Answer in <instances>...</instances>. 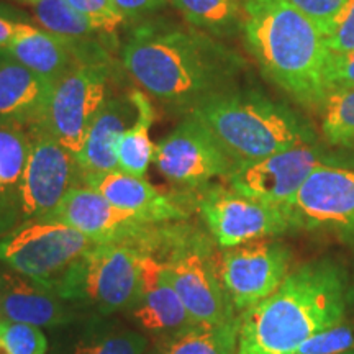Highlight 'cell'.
Instances as JSON below:
<instances>
[{
	"mask_svg": "<svg viewBox=\"0 0 354 354\" xmlns=\"http://www.w3.org/2000/svg\"><path fill=\"white\" fill-rule=\"evenodd\" d=\"M6 51L51 84H56L77 66L87 64L86 55L76 44L28 24H21Z\"/></svg>",
	"mask_w": 354,
	"mask_h": 354,
	"instance_id": "obj_21",
	"label": "cell"
},
{
	"mask_svg": "<svg viewBox=\"0 0 354 354\" xmlns=\"http://www.w3.org/2000/svg\"><path fill=\"white\" fill-rule=\"evenodd\" d=\"M145 354H162V353H161V349H154V351H151V353H145Z\"/></svg>",
	"mask_w": 354,
	"mask_h": 354,
	"instance_id": "obj_37",
	"label": "cell"
},
{
	"mask_svg": "<svg viewBox=\"0 0 354 354\" xmlns=\"http://www.w3.org/2000/svg\"><path fill=\"white\" fill-rule=\"evenodd\" d=\"M21 24H25V21H19L8 17L6 12H0V50H7L10 46L15 35L19 33Z\"/></svg>",
	"mask_w": 354,
	"mask_h": 354,
	"instance_id": "obj_36",
	"label": "cell"
},
{
	"mask_svg": "<svg viewBox=\"0 0 354 354\" xmlns=\"http://www.w3.org/2000/svg\"><path fill=\"white\" fill-rule=\"evenodd\" d=\"M153 161L183 192H197L214 179L227 180L236 167L215 136L190 115L154 146Z\"/></svg>",
	"mask_w": 354,
	"mask_h": 354,
	"instance_id": "obj_9",
	"label": "cell"
},
{
	"mask_svg": "<svg viewBox=\"0 0 354 354\" xmlns=\"http://www.w3.org/2000/svg\"><path fill=\"white\" fill-rule=\"evenodd\" d=\"M3 325H6V322H3L2 318H0V333H2V330H3Z\"/></svg>",
	"mask_w": 354,
	"mask_h": 354,
	"instance_id": "obj_38",
	"label": "cell"
},
{
	"mask_svg": "<svg viewBox=\"0 0 354 354\" xmlns=\"http://www.w3.org/2000/svg\"><path fill=\"white\" fill-rule=\"evenodd\" d=\"M290 263V248L274 238L221 251V282L236 312L241 315L274 294L289 276Z\"/></svg>",
	"mask_w": 354,
	"mask_h": 354,
	"instance_id": "obj_13",
	"label": "cell"
},
{
	"mask_svg": "<svg viewBox=\"0 0 354 354\" xmlns=\"http://www.w3.org/2000/svg\"><path fill=\"white\" fill-rule=\"evenodd\" d=\"M328 165H338V159L328 156L315 143L302 145L236 166L227 183L243 196L286 209L310 174Z\"/></svg>",
	"mask_w": 354,
	"mask_h": 354,
	"instance_id": "obj_14",
	"label": "cell"
},
{
	"mask_svg": "<svg viewBox=\"0 0 354 354\" xmlns=\"http://www.w3.org/2000/svg\"><path fill=\"white\" fill-rule=\"evenodd\" d=\"M109 64H81L53 86L41 125L69 149L81 153L95 117L107 102Z\"/></svg>",
	"mask_w": 354,
	"mask_h": 354,
	"instance_id": "obj_11",
	"label": "cell"
},
{
	"mask_svg": "<svg viewBox=\"0 0 354 354\" xmlns=\"http://www.w3.org/2000/svg\"><path fill=\"white\" fill-rule=\"evenodd\" d=\"M349 277L331 258L308 261L281 287L241 313L236 354H294L313 335L346 318Z\"/></svg>",
	"mask_w": 354,
	"mask_h": 354,
	"instance_id": "obj_2",
	"label": "cell"
},
{
	"mask_svg": "<svg viewBox=\"0 0 354 354\" xmlns=\"http://www.w3.org/2000/svg\"><path fill=\"white\" fill-rule=\"evenodd\" d=\"M194 194L198 215L220 250L294 230L284 207L243 196L230 185H207Z\"/></svg>",
	"mask_w": 354,
	"mask_h": 354,
	"instance_id": "obj_8",
	"label": "cell"
},
{
	"mask_svg": "<svg viewBox=\"0 0 354 354\" xmlns=\"http://www.w3.org/2000/svg\"><path fill=\"white\" fill-rule=\"evenodd\" d=\"M94 241L55 220L25 221L0 236V263L38 284H57Z\"/></svg>",
	"mask_w": 354,
	"mask_h": 354,
	"instance_id": "obj_7",
	"label": "cell"
},
{
	"mask_svg": "<svg viewBox=\"0 0 354 354\" xmlns=\"http://www.w3.org/2000/svg\"><path fill=\"white\" fill-rule=\"evenodd\" d=\"M354 87V51L336 55L331 53L326 68V88L328 95L333 92ZM326 95V97H328Z\"/></svg>",
	"mask_w": 354,
	"mask_h": 354,
	"instance_id": "obj_34",
	"label": "cell"
},
{
	"mask_svg": "<svg viewBox=\"0 0 354 354\" xmlns=\"http://www.w3.org/2000/svg\"><path fill=\"white\" fill-rule=\"evenodd\" d=\"M0 318L37 328H56L81 320L84 310L50 287L0 268Z\"/></svg>",
	"mask_w": 354,
	"mask_h": 354,
	"instance_id": "obj_18",
	"label": "cell"
},
{
	"mask_svg": "<svg viewBox=\"0 0 354 354\" xmlns=\"http://www.w3.org/2000/svg\"><path fill=\"white\" fill-rule=\"evenodd\" d=\"M123 20H138L166 7L169 0H113Z\"/></svg>",
	"mask_w": 354,
	"mask_h": 354,
	"instance_id": "obj_35",
	"label": "cell"
},
{
	"mask_svg": "<svg viewBox=\"0 0 354 354\" xmlns=\"http://www.w3.org/2000/svg\"><path fill=\"white\" fill-rule=\"evenodd\" d=\"M241 315L221 323H196L171 338L162 354H236Z\"/></svg>",
	"mask_w": 354,
	"mask_h": 354,
	"instance_id": "obj_26",
	"label": "cell"
},
{
	"mask_svg": "<svg viewBox=\"0 0 354 354\" xmlns=\"http://www.w3.org/2000/svg\"><path fill=\"white\" fill-rule=\"evenodd\" d=\"M30 6L33 7L35 19L43 30L76 44L92 59H107V55L97 39V35L104 32L97 30L81 13L74 10L68 0H35Z\"/></svg>",
	"mask_w": 354,
	"mask_h": 354,
	"instance_id": "obj_24",
	"label": "cell"
},
{
	"mask_svg": "<svg viewBox=\"0 0 354 354\" xmlns=\"http://www.w3.org/2000/svg\"><path fill=\"white\" fill-rule=\"evenodd\" d=\"M323 138L335 146H354V87L333 92L322 104Z\"/></svg>",
	"mask_w": 354,
	"mask_h": 354,
	"instance_id": "obj_28",
	"label": "cell"
},
{
	"mask_svg": "<svg viewBox=\"0 0 354 354\" xmlns=\"http://www.w3.org/2000/svg\"><path fill=\"white\" fill-rule=\"evenodd\" d=\"M190 26L212 37L233 33L243 25L246 0H171Z\"/></svg>",
	"mask_w": 354,
	"mask_h": 354,
	"instance_id": "obj_27",
	"label": "cell"
},
{
	"mask_svg": "<svg viewBox=\"0 0 354 354\" xmlns=\"http://www.w3.org/2000/svg\"><path fill=\"white\" fill-rule=\"evenodd\" d=\"M241 26L266 76L294 100L320 109L331 56L320 28L287 0H246Z\"/></svg>",
	"mask_w": 354,
	"mask_h": 354,
	"instance_id": "obj_3",
	"label": "cell"
},
{
	"mask_svg": "<svg viewBox=\"0 0 354 354\" xmlns=\"http://www.w3.org/2000/svg\"><path fill=\"white\" fill-rule=\"evenodd\" d=\"M28 158L20 183V225L48 218L66 194L79 185L76 156L41 123L28 130Z\"/></svg>",
	"mask_w": 354,
	"mask_h": 354,
	"instance_id": "obj_10",
	"label": "cell"
},
{
	"mask_svg": "<svg viewBox=\"0 0 354 354\" xmlns=\"http://www.w3.org/2000/svg\"><path fill=\"white\" fill-rule=\"evenodd\" d=\"M43 220L69 225L94 243L138 241L156 225L118 209L102 194L86 185H74L57 209Z\"/></svg>",
	"mask_w": 354,
	"mask_h": 354,
	"instance_id": "obj_15",
	"label": "cell"
},
{
	"mask_svg": "<svg viewBox=\"0 0 354 354\" xmlns=\"http://www.w3.org/2000/svg\"><path fill=\"white\" fill-rule=\"evenodd\" d=\"M202 123L234 165L315 143V131L294 110L258 92H218L187 113Z\"/></svg>",
	"mask_w": 354,
	"mask_h": 354,
	"instance_id": "obj_4",
	"label": "cell"
},
{
	"mask_svg": "<svg viewBox=\"0 0 354 354\" xmlns=\"http://www.w3.org/2000/svg\"><path fill=\"white\" fill-rule=\"evenodd\" d=\"M354 348V320L346 318L331 328L313 335L294 354H342Z\"/></svg>",
	"mask_w": 354,
	"mask_h": 354,
	"instance_id": "obj_30",
	"label": "cell"
},
{
	"mask_svg": "<svg viewBox=\"0 0 354 354\" xmlns=\"http://www.w3.org/2000/svg\"><path fill=\"white\" fill-rule=\"evenodd\" d=\"M122 64L143 92L185 115L207 97L227 91L240 66L212 35L165 20L133 30L122 48Z\"/></svg>",
	"mask_w": 354,
	"mask_h": 354,
	"instance_id": "obj_1",
	"label": "cell"
},
{
	"mask_svg": "<svg viewBox=\"0 0 354 354\" xmlns=\"http://www.w3.org/2000/svg\"><path fill=\"white\" fill-rule=\"evenodd\" d=\"M53 86L0 50V127L28 130L41 122Z\"/></svg>",
	"mask_w": 354,
	"mask_h": 354,
	"instance_id": "obj_19",
	"label": "cell"
},
{
	"mask_svg": "<svg viewBox=\"0 0 354 354\" xmlns=\"http://www.w3.org/2000/svg\"><path fill=\"white\" fill-rule=\"evenodd\" d=\"M286 210L294 228L325 232L354 245V169L342 165L320 166Z\"/></svg>",
	"mask_w": 354,
	"mask_h": 354,
	"instance_id": "obj_12",
	"label": "cell"
},
{
	"mask_svg": "<svg viewBox=\"0 0 354 354\" xmlns=\"http://www.w3.org/2000/svg\"><path fill=\"white\" fill-rule=\"evenodd\" d=\"M130 97L136 107V117L118 143V171L145 177L154 156V145L149 138V130L154 122V107L149 95L143 91H133Z\"/></svg>",
	"mask_w": 354,
	"mask_h": 354,
	"instance_id": "obj_25",
	"label": "cell"
},
{
	"mask_svg": "<svg viewBox=\"0 0 354 354\" xmlns=\"http://www.w3.org/2000/svg\"><path fill=\"white\" fill-rule=\"evenodd\" d=\"M287 2L307 15L320 28V32L328 37L336 17L339 15L348 0H287Z\"/></svg>",
	"mask_w": 354,
	"mask_h": 354,
	"instance_id": "obj_32",
	"label": "cell"
},
{
	"mask_svg": "<svg viewBox=\"0 0 354 354\" xmlns=\"http://www.w3.org/2000/svg\"><path fill=\"white\" fill-rule=\"evenodd\" d=\"M331 53L344 55L354 51V0H348L336 17L333 28L326 37Z\"/></svg>",
	"mask_w": 354,
	"mask_h": 354,
	"instance_id": "obj_33",
	"label": "cell"
},
{
	"mask_svg": "<svg viewBox=\"0 0 354 354\" xmlns=\"http://www.w3.org/2000/svg\"><path fill=\"white\" fill-rule=\"evenodd\" d=\"M342 354H354V348L348 349V351H344V353H342Z\"/></svg>",
	"mask_w": 354,
	"mask_h": 354,
	"instance_id": "obj_40",
	"label": "cell"
},
{
	"mask_svg": "<svg viewBox=\"0 0 354 354\" xmlns=\"http://www.w3.org/2000/svg\"><path fill=\"white\" fill-rule=\"evenodd\" d=\"M143 248L161 259L165 274L197 323H221L240 313L220 276V251L209 232L189 220L158 223Z\"/></svg>",
	"mask_w": 354,
	"mask_h": 354,
	"instance_id": "obj_5",
	"label": "cell"
},
{
	"mask_svg": "<svg viewBox=\"0 0 354 354\" xmlns=\"http://www.w3.org/2000/svg\"><path fill=\"white\" fill-rule=\"evenodd\" d=\"M135 117L136 107L130 95L109 97L76 156L79 184L87 176L118 171V143Z\"/></svg>",
	"mask_w": 354,
	"mask_h": 354,
	"instance_id": "obj_20",
	"label": "cell"
},
{
	"mask_svg": "<svg viewBox=\"0 0 354 354\" xmlns=\"http://www.w3.org/2000/svg\"><path fill=\"white\" fill-rule=\"evenodd\" d=\"M127 312L141 331L162 338H171L197 323L167 281L161 259L146 250L141 256L140 294Z\"/></svg>",
	"mask_w": 354,
	"mask_h": 354,
	"instance_id": "obj_17",
	"label": "cell"
},
{
	"mask_svg": "<svg viewBox=\"0 0 354 354\" xmlns=\"http://www.w3.org/2000/svg\"><path fill=\"white\" fill-rule=\"evenodd\" d=\"M24 2H28V3H32V2H35V0H24Z\"/></svg>",
	"mask_w": 354,
	"mask_h": 354,
	"instance_id": "obj_41",
	"label": "cell"
},
{
	"mask_svg": "<svg viewBox=\"0 0 354 354\" xmlns=\"http://www.w3.org/2000/svg\"><path fill=\"white\" fill-rule=\"evenodd\" d=\"M102 194L118 209L130 212L151 223L189 220L196 207V194H166L148 183L145 177L125 174L122 171L87 176L81 184Z\"/></svg>",
	"mask_w": 354,
	"mask_h": 354,
	"instance_id": "obj_16",
	"label": "cell"
},
{
	"mask_svg": "<svg viewBox=\"0 0 354 354\" xmlns=\"http://www.w3.org/2000/svg\"><path fill=\"white\" fill-rule=\"evenodd\" d=\"M48 339L37 326L6 322L0 333V354H46Z\"/></svg>",
	"mask_w": 354,
	"mask_h": 354,
	"instance_id": "obj_29",
	"label": "cell"
},
{
	"mask_svg": "<svg viewBox=\"0 0 354 354\" xmlns=\"http://www.w3.org/2000/svg\"><path fill=\"white\" fill-rule=\"evenodd\" d=\"M141 256L135 243H95L56 287V294L91 315L130 310L140 294Z\"/></svg>",
	"mask_w": 354,
	"mask_h": 354,
	"instance_id": "obj_6",
	"label": "cell"
},
{
	"mask_svg": "<svg viewBox=\"0 0 354 354\" xmlns=\"http://www.w3.org/2000/svg\"><path fill=\"white\" fill-rule=\"evenodd\" d=\"M349 299H354V287H351V290H349Z\"/></svg>",
	"mask_w": 354,
	"mask_h": 354,
	"instance_id": "obj_39",
	"label": "cell"
},
{
	"mask_svg": "<svg viewBox=\"0 0 354 354\" xmlns=\"http://www.w3.org/2000/svg\"><path fill=\"white\" fill-rule=\"evenodd\" d=\"M148 339L105 317L91 315L74 336L57 342L50 354H145Z\"/></svg>",
	"mask_w": 354,
	"mask_h": 354,
	"instance_id": "obj_22",
	"label": "cell"
},
{
	"mask_svg": "<svg viewBox=\"0 0 354 354\" xmlns=\"http://www.w3.org/2000/svg\"><path fill=\"white\" fill-rule=\"evenodd\" d=\"M28 148L26 130L0 127V236L20 225V183Z\"/></svg>",
	"mask_w": 354,
	"mask_h": 354,
	"instance_id": "obj_23",
	"label": "cell"
},
{
	"mask_svg": "<svg viewBox=\"0 0 354 354\" xmlns=\"http://www.w3.org/2000/svg\"><path fill=\"white\" fill-rule=\"evenodd\" d=\"M68 3L104 33H113L125 21L115 8L113 0H68Z\"/></svg>",
	"mask_w": 354,
	"mask_h": 354,
	"instance_id": "obj_31",
	"label": "cell"
}]
</instances>
